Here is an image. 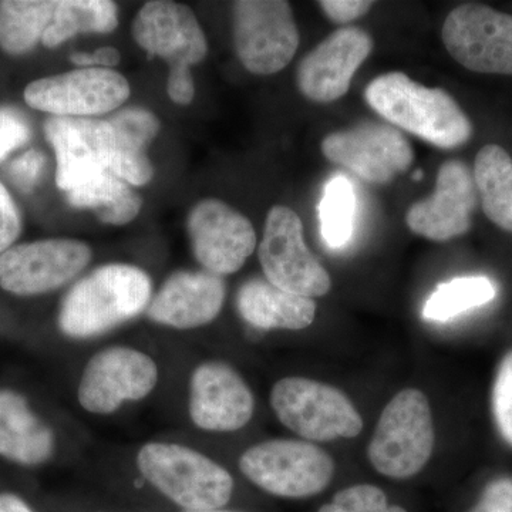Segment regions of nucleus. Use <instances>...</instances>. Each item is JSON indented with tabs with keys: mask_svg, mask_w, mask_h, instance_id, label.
Wrapping results in <instances>:
<instances>
[{
	"mask_svg": "<svg viewBox=\"0 0 512 512\" xmlns=\"http://www.w3.org/2000/svg\"><path fill=\"white\" fill-rule=\"evenodd\" d=\"M153 282L138 266H99L64 296L59 328L67 338L84 340L110 332L146 311Z\"/></svg>",
	"mask_w": 512,
	"mask_h": 512,
	"instance_id": "obj_1",
	"label": "nucleus"
},
{
	"mask_svg": "<svg viewBox=\"0 0 512 512\" xmlns=\"http://www.w3.org/2000/svg\"><path fill=\"white\" fill-rule=\"evenodd\" d=\"M365 99L387 123L431 146L451 150L473 136V124L446 90L430 89L404 73L376 77L366 87Z\"/></svg>",
	"mask_w": 512,
	"mask_h": 512,
	"instance_id": "obj_2",
	"label": "nucleus"
},
{
	"mask_svg": "<svg viewBox=\"0 0 512 512\" xmlns=\"http://www.w3.org/2000/svg\"><path fill=\"white\" fill-rule=\"evenodd\" d=\"M137 467L148 483L184 511L221 510L234 493V478L217 461L175 443H147Z\"/></svg>",
	"mask_w": 512,
	"mask_h": 512,
	"instance_id": "obj_3",
	"label": "nucleus"
},
{
	"mask_svg": "<svg viewBox=\"0 0 512 512\" xmlns=\"http://www.w3.org/2000/svg\"><path fill=\"white\" fill-rule=\"evenodd\" d=\"M434 443L429 399L420 390L404 389L384 407L367 457L384 477L407 480L427 466Z\"/></svg>",
	"mask_w": 512,
	"mask_h": 512,
	"instance_id": "obj_4",
	"label": "nucleus"
},
{
	"mask_svg": "<svg viewBox=\"0 0 512 512\" xmlns=\"http://www.w3.org/2000/svg\"><path fill=\"white\" fill-rule=\"evenodd\" d=\"M239 470L265 493L302 500L328 488L335 463L325 450L308 441L278 439L249 447L239 458Z\"/></svg>",
	"mask_w": 512,
	"mask_h": 512,
	"instance_id": "obj_5",
	"label": "nucleus"
},
{
	"mask_svg": "<svg viewBox=\"0 0 512 512\" xmlns=\"http://www.w3.org/2000/svg\"><path fill=\"white\" fill-rule=\"evenodd\" d=\"M271 406L279 421L302 439H355L363 419L342 390L306 377H285L272 387Z\"/></svg>",
	"mask_w": 512,
	"mask_h": 512,
	"instance_id": "obj_6",
	"label": "nucleus"
},
{
	"mask_svg": "<svg viewBox=\"0 0 512 512\" xmlns=\"http://www.w3.org/2000/svg\"><path fill=\"white\" fill-rule=\"evenodd\" d=\"M265 278L282 291L320 298L332 288V279L306 247L301 218L291 208L276 205L266 217L259 245Z\"/></svg>",
	"mask_w": 512,
	"mask_h": 512,
	"instance_id": "obj_7",
	"label": "nucleus"
},
{
	"mask_svg": "<svg viewBox=\"0 0 512 512\" xmlns=\"http://www.w3.org/2000/svg\"><path fill=\"white\" fill-rule=\"evenodd\" d=\"M234 10L235 50L248 72L268 76L285 69L299 46L289 2L239 0Z\"/></svg>",
	"mask_w": 512,
	"mask_h": 512,
	"instance_id": "obj_8",
	"label": "nucleus"
},
{
	"mask_svg": "<svg viewBox=\"0 0 512 512\" xmlns=\"http://www.w3.org/2000/svg\"><path fill=\"white\" fill-rule=\"evenodd\" d=\"M157 383L153 357L127 346H114L100 350L84 366L77 399L86 412L107 416L124 403L146 399Z\"/></svg>",
	"mask_w": 512,
	"mask_h": 512,
	"instance_id": "obj_9",
	"label": "nucleus"
},
{
	"mask_svg": "<svg viewBox=\"0 0 512 512\" xmlns=\"http://www.w3.org/2000/svg\"><path fill=\"white\" fill-rule=\"evenodd\" d=\"M130 92L123 74L92 67L35 80L25 89V101L53 117L93 119L119 109Z\"/></svg>",
	"mask_w": 512,
	"mask_h": 512,
	"instance_id": "obj_10",
	"label": "nucleus"
},
{
	"mask_svg": "<svg viewBox=\"0 0 512 512\" xmlns=\"http://www.w3.org/2000/svg\"><path fill=\"white\" fill-rule=\"evenodd\" d=\"M90 261L92 249L77 239L13 245L0 255V286L13 295H43L69 284Z\"/></svg>",
	"mask_w": 512,
	"mask_h": 512,
	"instance_id": "obj_11",
	"label": "nucleus"
},
{
	"mask_svg": "<svg viewBox=\"0 0 512 512\" xmlns=\"http://www.w3.org/2000/svg\"><path fill=\"white\" fill-rule=\"evenodd\" d=\"M443 42L471 72L512 74V16L507 13L476 3L458 6L444 22Z\"/></svg>",
	"mask_w": 512,
	"mask_h": 512,
	"instance_id": "obj_12",
	"label": "nucleus"
},
{
	"mask_svg": "<svg viewBox=\"0 0 512 512\" xmlns=\"http://www.w3.org/2000/svg\"><path fill=\"white\" fill-rule=\"evenodd\" d=\"M323 156L372 184H387L409 170L413 150L397 128L365 123L336 131L322 141Z\"/></svg>",
	"mask_w": 512,
	"mask_h": 512,
	"instance_id": "obj_13",
	"label": "nucleus"
},
{
	"mask_svg": "<svg viewBox=\"0 0 512 512\" xmlns=\"http://www.w3.org/2000/svg\"><path fill=\"white\" fill-rule=\"evenodd\" d=\"M187 229L195 259L211 274H235L256 248L252 222L214 198L202 200L192 208Z\"/></svg>",
	"mask_w": 512,
	"mask_h": 512,
	"instance_id": "obj_14",
	"label": "nucleus"
},
{
	"mask_svg": "<svg viewBox=\"0 0 512 512\" xmlns=\"http://www.w3.org/2000/svg\"><path fill=\"white\" fill-rule=\"evenodd\" d=\"M45 133L56 154V183L70 192L109 173L113 131L109 121L50 117Z\"/></svg>",
	"mask_w": 512,
	"mask_h": 512,
	"instance_id": "obj_15",
	"label": "nucleus"
},
{
	"mask_svg": "<svg viewBox=\"0 0 512 512\" xmlns=\"http://www.w3.org/2000/svg\"><path fill=\"white\" fill-rule=\"evenodd\" d=\"M134 40L170 70H190L205 59L208 42L194 12L183 3L154 0L143 6L131 26Z\"/></svg>",
	"mask_w": 512,
	"mask_h": 512,
	"instance_id": "obj_16",
	"label": "nucleus"
},
{
	"mask_svg": "<svg viewBox=\"0 0 512 512\" xmlns=\"http://www.w3.org/2000/svg\"><path fill=\"white\" fill-rule=\"evenodd\" d=\"M254 410V394L234 367L218 360L195 367L188 390V413L198 429L211 433L244 429Z\"/></svg>",
	"mask_w": 512,
	"mask_h": 512,
	"instance_id": "obj_17",
	"label": "nucleus"
},
{
	"mask_svg": "<svg viewBox=\"0 0 512 512\" xmlns=\"http://www.w3.org/2000/svg\"><path fill=\"white\" fill-rule=\"evenodd\" d=\"M478 200L470 167L463 161H447L437 174L434 194L416 202L407 211V227L414 234L434 242L461 237L470 231Z\"/></svg>",
	"mask_w": 512,
	"mask_h": 512,
	"instance_id": "obj_18",
	"label": "nucleus"
},
{
	"mask_svg": "<svg viewBox=\"0 0 512 512\" xmlns=\"http://www.w3.org/2000/svg\"><path fill=\"white\" fill-rule=\"evenodd\" d=\"M373 50V39L360 28H342L326 37L298 67V87L306 99L330 103L349 92L356 70Z\"/></svg>",
	"mask_w": 512,
	"mask_h": 512,
	"instance_id": "obj_19",
	"label": "nucleus"
},
{
	"mask_svg": "<svg viewBox=\"0 0 512 512\" xmlns=\"http://www.w3.org/2000/svg\"><path fill=\"white\" fill-rule=\"evenodd\" d=\"M225 293L227 288L220 275L208 271H178L151 298L147 316L167 328H201L218 318Z\"/></svg>",
	"mask_w": 512,
	"mask_h": 512,
	"instance_id": "obj_20",
	"label": "nucleus"
},
{
	"mask_svg": "<svg viewBox=\"0 0 512 512\" xmlns=\"http://www.w3.org/2000/svg\"><path fill=\"white\" fill-rule=\"evenodd\" d=\"M55 433L22 394L0 389V456L20 466H39L55 453Z\"/></svg>",
	"mask_w": 512,
	"mask_h": 512,
	"instance_id": "obj_21",
	"label": "nucleus"
},
{
	"mask_svg": "<svg viewBox=\"0 0 512 512\" xmlns=\"http://www.w3.org/2000/svg\"><path fill=\"white\" fill-rule=\"evenodd\" d=\"M239 315L259 330H302L316 318L311 298L282 291L268 279H251L238 291Z\"/></svg>",
	"mask_w": 512,
	"mask_h": 512,
	"instance_id": "obj_22",
	"label": "nucleus"
},
{
	"mask_svg": "<svg viewBox=\"0 0 512 512\" xmlns=\"http://www.w3.org/2000/svg\"><path fill=\"white\" fill-rule=\"evenodd\" d=\"M109 121L114 150L110 171L128 185L143 187L153 180L154 167L147 148L160 133L156 114L141 107H128Z\"/></svg>",
	"mask_w": 512,
	"mask_h": 512,
	"instance_id": "obj_23",
	"label": "nucleus"
},
{
	"mask_svg": "<svg viewBox=\"0 0 512 512\" xmlns=\"http://www.w3.org/2000/svg\"><path fill=\"white\" fill-rule=\"evenodd\" d=\"M474 181L484 214L504 231L512 232V158L503 147L488 144L478 151Z\"/></svg>",
	"mask_w": 512,
	"mask_h": 512,
	"instance_id": "obj_24",
	"label": "nucleus"
},
{
	"mask_svg": "<svg viewBox=\"0 0 512 512\" xmlns=\"http://www.w3.org/2000/svg\"><path fill=\"white\" fill-rule=\"evenodd\" d=\"M66 198L72 207L93 211L100 222L116 227L136 220L143 207L140 195L111 171L67 192Z\"/></svg>",
	"mask_w": 512,
	"mask_h": 512,
	"instance_id": "obj_25",
	"label": "nucleus"
},
{
	"mask_svg": "<svg viewBox=\"0 0 512 512\" xmlns=\"http://www.w3.org/2000/svg\"><path fill=\"white\" fill-rule=\"evenodd\" d=\"M57 2L3 0L0 2V47L9 55H25L43 39Z\"/></svg>",
	"mask_w": 512,
	"mask_h": 512,
	"instance_id": "obj_26",
	"label": "nucleus"
},
{
	"mask_svg": "<svg viewBox=\"0 0 512 512\" xmlns=\"http://www.w3.org/2000/svg\"><path fill=\"white\" fill-rule=\"evenodd\" d=\"M119 26L117 6L109 0H63L57 2L55 16L43 35L49 49L63 45L80 33L114 32Z\"/></svg>",
	"mask_w": 512,
	"mask_h": 512,
	"instance_id": "obj_27",
	"label": "nucleus"
},
{
	"mask_svg": "<svg viewBox=\"0 0 512 512\" xmlns=\"http://www.w3.org/2000/svg\"><path fill=\"white\" fill-rule=\"evenodd\" d=\"M495 298L493 282L484 276L457 278L439 288L430 296L423 309V316L429 320H448L470 309L483 306Z\"/></svg>",
	"mask_w": 512,
	"mask_h": 512,
	"instance_id": "obj_28",
	"label": "nucleus"
},
{
	"mask_svg": "<svg viewBox=\"0 0 512 512\" xmlns=\"http://www.w3.org/2000/svg\"><path fill=\"white\" fill-rule=\"evenodd\" d=\"M355 208L352 183L343 175L332 178L319 204L320 232L330 248L346 247L352 238Z\"/></svg>",
	"mask_w": 512,
	"mask_h": 512,
	"instance_id": "obj_29",
	"label": "nucleus"
},
{
	"mask_svg": "<svg viewBox=\"0 0 512 512\" xmlns=\"http://www.w3.org/2000/svg\"><path fill=\"white\" fill-rule=\"evenodd\" d=\"M318 512H407L400 505L389 504L382 488L372 484H357L335 494L330 503Z\"/></svg>",
	"mask_w": 512,
	"mask_h": 512,
	"instance_id": "obj_30",
	"label": "nucleus"
},
{
	"mask_svg": "<svg viewBox=\"0 0 512 512\" xmlns=\"http://www.w3.org/2000/svg\"><path fill=\"white\" fill-rule=\"evenodd\" d=\"M491 412L501 439L512 447V349L497 367L491 389Z\"/></svg>",
	"mask_w": 512,
	"mask_h": 512,
	"instance_id": "obj_31",
	"label": "nucleus"
},
{
	"mask_svg": "<svg viewBox=\"0 0 512 512\" xmlns=\"http://www.w3.org/2000/svg\"><path fill=\"white\" fill-rule=\"evenodd\" d=\"M32 137V128L22 113L12 107H0V163L13 151L25 146Z\"/></svg>",
	"mask_w": 512,
	"mask_h": 512,
	"instance_id": "obj_32",
	"label": "nucleus"
},
{
	"mask_svg": "<svg viewBox=\"0 0 512 512\" xmlns=\"http://www.w3.org/2000/svg\"><path fill=\"white\" fill-rule=\"evenodd\" d=\"M45 167L46 157L40 151L30 150L10 163L9 175L19 190L29 192L39 183Z\"/></svg>",
	"mask_w": 512,
	"mask_h": 512,
	"instance_id": "obj_33",
	"label": "nucleus"
},
{
	"mask_svg": "<svg viewBox=\"0 0 512 512\" xmlns=\"http://www.w3.org/2000/svg\"><path fill=\"white\" fill-rule=\"evenodd\" d=\"M467 512H512V477H498L490 481L478 503Z\"/></svg>",
	"mask_w": 512,
	"mask_h": 512,
	"instance_id": "obj_34",
	"label": "nucleus"
},
{
	"mask_svg": "<svg viewBox=\"0 0 512 512\" xmlns=\"http://www.w3.org/2000/svg\"><path fill=\"white\" fill-rule=\"evenodd\" d=\"M22 231V220L15 201L0 183V255L13 247Z\"/></svg>",
	"mask_w": 512,
	"mask_h": 512,
	"instance_id": "obj_35",
	"label": "nucleus"
},
{
	"mask_svg": "<svg viewBox=\"0 0 512 512\" xmlns=\"http://www.w3.org/2000/svg\"><path fill=\"white\" fill-rule=\"evenodd\" d=\"M373 5L375 3L367 2V0H322L319 2L325 15L338 25H345V23L362 18L372 9Z\"/></svg>",
	"mask_w": 512,
	"mask_h": 512,
	"instance_id": "obj_36",
	"label": "nucleus"
},
{
	"mask_svg": "<svg viewBox=\"0 0 512 512\" xmlns=\"http://www.w3.org/2000/svg\"><path fill=\"white\" fill-rule=\"evenodd\" d=\"M167 93L178 106H188L195 96L194 77L191 70H170L167 79Z\"/></svg>",
	"mask_w": 512,
	"mask_h": 512,
	"instance_id": "obj_37",
	"label": "nucleus"
},
{
	"mask_svg": "<svg viewBox=\"0 0 512 512\" xmlns=\"http://www.w3.org/2000/svg\"><path fill=\"white\" fill-rule=\"evenodd\" d=\"M121 55L116 47L106 46L94 50L93 53L76 52L70 56V62L76 64L79 69H92V67H100V69H113L120 63Z\"/></svg>",
	"mask_w": 512,
	"mask_h": 512,
	"instance_id": "obj_38",
	"label": "nucleus"
},
{
	"mask_svg": "<svg viewBox=\"0 0 512 512\" xmlns=\"http://www.w3.org/2000/svg\"><path fill=\"white\" fill-rule=\"evenodd\" d=\"M0 512H35L18 495L0 493Z\"/></svg>",
	"mask_w": 512,
	"mask_h": 512,
	"instance_id": "obj_39",
	"label": "nucleus"
},
{
	"mask_svg": "<svg viewBox=\"0 0 512 512\" xmlns=\"http://www.w3.org/2000/svg\"><path fill=\"white\" fill-rule=\"evenodd\" d=\"M413 180L414 181L423 180V171L417 170L416 173L413 174Z\"/></svg>",
	"mask_w": 512,
	"mask_h": 512,
	"instance_id": "obj_40",
	"label": "nucleus"
},
{
	"mask_svg": "<svg viewBox=\"0 0 512 512\" xmlns=\"http://www.w3.org/2000/svg\"><path fill=\"white\" fill-rule=\"evenodd\" d=\"M184 512H235V511L212 510V511H184Z\"/></svg>",
	"mask_w": 512,
	"mask_h": 512,
	"instance_id": "obj_41",
	"label": "nucleus"
}]
</instances>
